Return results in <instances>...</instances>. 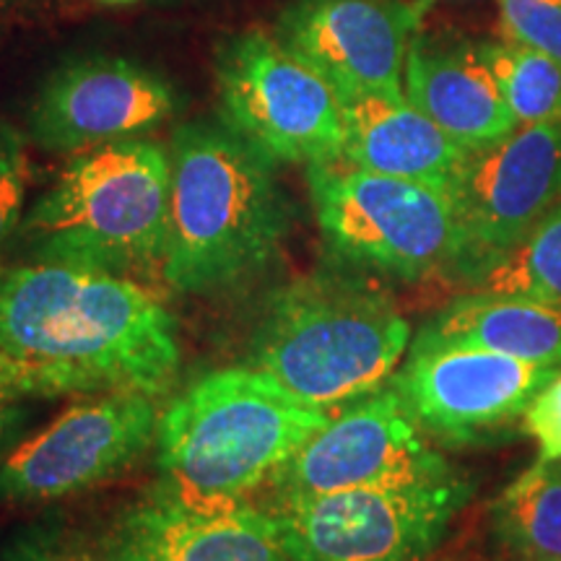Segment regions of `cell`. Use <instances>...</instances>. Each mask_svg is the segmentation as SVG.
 <instances>
[{
    "instance_id": "6da1fadb",
    "label": "cell",
    "mask_w": 561,
    "mask_h": 561,
    "mask_svg": "<svg viewBox=\"0 0 561 561\" xmlns=\"http://www.w3.org/2000/svg\"><path fill=\"white\" fill-rule=\"evenodd\" d=\"M0 351L151 398L172 388L182 364L178 320L149 286L34 261L0 263Z\"/></svg>"
},
{
    "instance_id": "7a4b0ae2",
    "label": "cell",
    "mask_w": 561,
    "mask_h": 561,
    "mask_svg": "<svg viewBox=\"0 0 561 561\" xmlns=\"http://www.w3.org/2000/svg\"><path fill=\"white\" fill-rule=\"evenodd\" d=\"M170 159V240L159 278L182 294H216L268 268L291 229L276 164L221 121L180 125Z\"/></svg>"
},
{
    "instance_id": "3957f363",
    "label": "cell",
    "mask_w": 561,
    "mask_h": 561,
    "mask_svg": "<svg viewBox=\"0 0 561 561\" xmlns=\"http://www.w3.org/2000/svg\"><path fill=\"white\" fill-rule=\"evenodd\" d=\"M411 325L375 280L312 273L280 286L252 328L244 364L318 409H339L390 382Z\"/></svg>"
},
{
    "instance_id": "277c9868",
    "label": "cell",
    "mask_w": 561,
    "mask_h": 561,
    "mask_svg": "<svg viewBox=\"0 0 561 561\" xmlns=\"http://www.w3.org/2000/svg\"><path fill=\"white\" fill-rule=\"evenodd\" d=\"M170 195V149L157 140L128 138L73 153L50 191L24 214L19 261L161 276Z\"/></svg>"
},
{
    "instance_id": "5b68a950",
    "label": "cell",
    "mask_w": 561,
    "mask_h": 561,
    "mask_svg": "<svg viewBox=\"0 0 561 561\" xmlns=\"http://www.w3.org/2000/svg\"><path fill=\"white\" fill-rule=\"evenodd\" d=\"M331 411L248 364L206 371L161 411V483L198 500H250L325 426Z\"/></svg>"
},
{
    "instance_id": "8992f818",
    "label": "cell",
    "mask_w": 561,
    "mask_h": 561,
    "mask_svg": "<svg viewBox=\"0 0 561 561\" xmlns=\"http://www.w3.org/2000/svg\"><path fill=\"white\" fill-rule=\"evenodd\" d=\"M307 185L322 240L348 268L405 284L458 271L462 227L450 191L346 159L310 164Z\"/></svg>"
},
{
    "instance_id": "52a82bcc",
    "label": "cell",
    "mask_w": 561,
    "mask_h": 561,
    "mask_svg": "<svg viewBox=\"0 0 561 561\" xmlns=\"http://www.w3.org/2000/svg\"><path fill=\"white\" fill-rule=\"evenodd\" d=\"M473 483L453 471L403 486L343 489L263 504L291 561H430Z\"/></svg>"
},
{
    "instance_id": "ba28073f",
    "label": "cell",
    "mask_w": 561,
    "mask_h": 561,
    "mask_svg": "<svg viewBox=\"0 0 561 561\" xmlns=\"http://www.w3.org/2000/svg\"><path fill=\"white\" fill-rule=\"evenodd\" d=\"M219 121L273 164L343 159V112L331 83L273 32L224 37L214 58Z\"/></svg>"
},
{
    "instance_id": "9c48e42d",
    "label": "cell",
    "mask_w": 561,
    "mask_h": 561,
    "mask_svg": "<svg viewBox=\"0 0 561 561\" xmlns=\"http://www.w3.org/2000/svg\"><path fill=\"white\" fill-rule=\"evenodd\" d=\"M153 401L136 390H102L70 403L0 462V507L60 502L117 479L157 445Z\"/></svg>"
},
{
    "instance_id": "30bf717a",
    "label": "cell",
    "mask_w": 561,
    "mask_h": 561,
    "mask_svg": "<svg viewBox=\"0 0 561 561\" xmlns=\"http://www.w3.org/2000/svg\"><path fill=\"white\" fill-rule=\"evenodd\" d=\"M455 468L411 419L392 385L331 411L312 434L271 476L268 502L305 500L343 489L403 486L450 476Z\"/></svg>"
},
{
    "instance_id": "8fae6325",
    "label": "cell",
    "mask_w": 561,
    "mask_h": 561,
    "mask_svg": "<svg viewBox=\"0 0 561 561\" xmlns=\"http://www.w3.org/2000/svg\"><path fill=\"white\" fill-rule=\"evenodd\" d=\"M559 369L453 346L419 333L390 377L411 419L442 447L466 450L502 439Z\"/></svg>"
},
{
    "instance_id": "7c38bea8",
    "label": "cell",
    "mask_w": 561,
    "mask_h": 561,
    "mask_svg": "<svg viewBox=\"0 0 561 561\" xmlns=\"http://www.w3.org/2000/svg\"><path fill=\"white\" fill-rule=\"evenodd\" d=\"M450 195L462 227L455 276L473 286L561 201V121L517 125L468 151Z\"/></svg>"
},
{
    "instance_id": "4fadbf2b",
    "label": "cell",
    "mask_w": 561,
    "mask_h": 561,
    "mask_svg": "<svg viewBox=\"0 0 561 561\" xmlns=\"http://www.w3.org/2000/svg\"><path fill=\"white\" fill-rule=\"evenodd\" d=\"M180 107V91L159 70L117 55H91L62 62L39 83L26 110V130L39 149L79 153L144 138Z\"/></svg>"
},
{
    "instance_id": "5bb4252c",
    "label": "cell",
    "mask_w": 561,
    "mask_h": 561,
    "mask_svg": "<svg viewBox=\"0 0 561 561\" xmlns=\"http://www.w3.org/2000/svg\"><path fill=\"white\" fill-rule=\"evenodd\" d=\"M94 546L104 561H291L268 510L198 500L161 481L117 510Z\"/></svg>"
},
{
    "instance_id": "9a60e30c",
    "label": "cell",
    "mask_w": 561,
    "mask_h": 561,
    "mask_svg": "<svg viewBox=\"0 0 561 561\" xmlns=\"http://www.w3.org/2000/svg\"><path fill=\"white\" fill-rule=\"evenodd\" d=\"M419 19L403 0H286L273 37L318 70L339 100L405 94V55Z\"/></svg>"
},
{
    "instance_id": "2e32d148",
    "label": "cell",
    "mask_w": 561,
    "mask_h": 561,
    "mask_svg": "<svg viewBox=\"0 0 561 561\" xmlns=\"http://www.w3.org/2000/svg\"><path fill=\"white\" fill-rule=\"evenodd\" d=\"M405 96L462 149L473 151L517 128L481 42L458 34H413L403 70Z\"/></svg>"
},
{
    "instance_id": "e0dca14e",
    "label": "cell",
    "mask_w": 561,
    "mask_h": 561,
    "mask_svg": "<svg viewBox=\"0 0 561 561\" xmlns=\"http://www.w3.org/2000/svg\"><path fill=\"white\" fill-rule=\"evenodd\" d=\"M343 159L359 170L453 191L468 149L426 117L405 94L341 100Z\"/></svg>"
},
{
    "instance_id": "ac0fdd59",
    "label": "cell",
    "mask_w": 561,
    "mask_h": 561,
    "mask_svg": "<svg viewBox=\"0 0 561 561\" xmlns=\"http://www.w3.org/2000/svg\"><path fill=\"white\" fill-rule=\"evenodd\" d=\"M424 335L561 369V305L471 291L424 325Z\"/></svg>"
},
{
    "instance_id": "d6986e66",
    "label": "cell",
    "mask_w": 561,
    "mask_h": 561,
    "mask_svg": "<svg viewBox=\"0 0 561 561\" xmlns=\"http://www.w3.org/2000/svg\"><path fill=\"white\" fill-rule=\"evenodd\" d=\"M491 533L512 561H561V460H536L491 504Z\"/></svg>"
},
{
    "instance_id": "ffe728a7",
    "label": "cell",
    "mask_w": 561,
    "mask_h": 561,
    "mask_svg": "<svg viewBox=\"0 0 561 561\" xmlns=\"http://www.w3.org/2000/svg\"><path fill=\"white\" fill-rule=\"evenodd\" d=\"M473 291L561 305V201L476 280Z\"/></svg>"
},
{
    "instance_id": "44dd1931",
    "label": "cell",
    "mask_w": 561,
    "mask_h": 561,
    "mask_svg": "<svg viewBox=\"0 0 561 561\" xmlns=\"http://www.w3.org/2000/svg\"><path fill=\"white\" fill-rule=\"evenodd\" d=\"M517 125L561 121V62L520 42H481Z\"/></svg>"
},
{
    "instance_id": "7402d4cb",
    "label": "cell",
    "mask_w": 561,
    "mask_h": 561,
    "mask_svg": "<svg viewBox=\"0 0 561 561\" xmlns=\"http://www.w3.org/2000/svg\"><path fill=\"white\" fill-rule=\"evenodd\" d=\"M91 392H102V388L79 369L26 362L0 351V403L24 401V398L91 396Z\"/></svg>"
},
{
    "instance_id": "603a6c76",
    "label": "cell",
    "mask_w": 561,
    "mask_h": 561,
    "mask_svg": "<svg viewBox=\"0 0 561 561\" xmlns=\"http://www.w3.org/2000/svg\"><path fill=\"white\" fill-rule=\"evenodd\" d=\"M0 561H104L94 538L58 520L30 523L0 549Z\"/></svg>"
},
{
    "instance_id": "cb8c5ba5",
    "label": "cell",
    "mask_w": 561,
    "mask_h": 561,
    "mask_svg": "<svg viewBox=\"0 0 561 561\" xmlns=\"http://www.w3.org/2000/svg\"><path fill=\"white\" fill-rule=\"evenodd\" d=\"M30 159L24 136L0 117V263L24 221Z\"/></svg>"
},
{
    "instance_id": "d4e9b609",
    "label": "cell",
    "mask_w": 561,
    "mask_h": 561,
    "mask_svg": "<svg viewBox=\"0 0 561 561\" xmlns=\"http://www.w3.org/2000/svg\"><path fill=\"white\" fill-rule=\"evenodd\" d=\"M500 5L504 37L561 62V0H500Z\"/></svg>"
},
{
    "instance_id": "484cf974",
    "label": "cell",
    "mask_w": 561,
    "mask_h": 561,
    "mask_svg": "<svg viewBox=\"0 0 561 561\" xmlns=\"http://www.w3.org/2000/svg\"><path fill=\"white\" fill-rule=\"evenodd\" d=\"M523 430L538 445L541 460H561V371L533 396L523 413Z\"/></svg>"
},
{
    "instance_id": "4316f807",
    "label": "cell",
    "mask_w": 561,
    "mask_h": 561,
    "mask_svg": "<svg viewBox=\"0 0 561 561\" xmlns=\"http://www.w3.org/2000/svg\"><path fill=\"white\" fill-rule=\"evenodd\" d=\"M26 424V409L21 401L0 403V462L9 458V453L16 447Z\"/></svg>"
},
{
    "instance_id": "83f0119b",
    "label": "cell",
    "mask_w": 561,
    "mask_h": 561,
    "mask_svg": "<svg viewBox=\"0 0 561 561\" xmlns=\"http://www.w3.org/2000/svg\"><path fill=\"white\" fill-rule=\"evenodd\" d=\"M434 3V0H419V3H416V11L421 13V16H424V11L426 9H430V5Z\"/></svg>"
},
{
    "instance_id": "f1b7e54d",
    "label": "cell",
    "mask_w": 561,
    "mask_h": 561,
    "mask_svg": "<svg viewBox=\"0 0 561 561\" xmlns=\"http://www.w3.org/2000/svg\"><path fill=\"white\" fill-rule=\"evenodd\" d=\"M102 3H112V5H123V3H136V0H102Z\"/></svg>"
},
{
    "instance_id": "f546056e",
    "label": "cell",
    "mask_w": 561,
    "mask_h": 561,
    "mask_svg": "<svg viewBox=\"0 0 561 561\" xmlns=\"http://www.w3.org/2000/svg\"><path fill=\"white\" fill-rule=\"evenodd\" d=\"M442 561H481V559H442Z\"/></svg>"
}]
</instances>
